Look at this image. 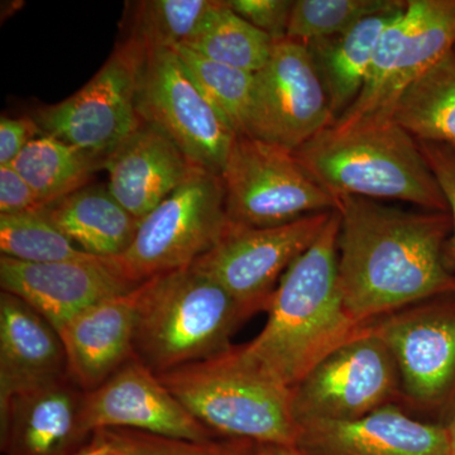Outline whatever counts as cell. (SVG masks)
<instances>
[{"label": "cell", "instance_id": "6da1fadb", "mask_svg": "<svg viewBox=\"0 0 455 455\" xmlns=\"http://www.w3.org/2000/svg\"><path fill=\"white\" fill-rule=\"evenodd\" d=\"M338 272L359 324L455 293L449 212H414L358 196L338 197Z\"/></svg>", "mask_w": 455, "mask_h": 455}, {"label": "cell", "instance_id": "7a4b0ae2", "mask_svg": "<svg viewBox=\"0 0 455 455\" xmlns=\"http://www.w3.org/2000/svg\"><path fill=\"white\" fill-rule=\"evenodd\" d=\"M339 214L287 268L272 293L262 331L244 352L291 388L331 350L362 331L344 304L338 272Z\"/></svg>", "mask_w": 455, "mask_h": 455}, {"label": "cell", "instance_id": "3957f363", "mask_svg": "<svg viewBox=\"0 0 455 455\" xmlns=\"http://www.w3.org/2000/svg\"><path fill=\"white\" fill-rule=\"evenodd\" d=\"M293 154L337 199L397 200L449 212L420 143L394 119L331 125Z\"/></svg>", "mask_w": 455, "mask_h": 455}, {"label": "cell", "instance_id": "277c9868", "mask_svg": "<svg viewBox=\"0 0 455 455\" xmlns=\"http://www.w3.org/2000/svg\"><path fill=\"white\" fill-rule=\"evenodd\" d=\"M136 295L134 355L156 374L227 352L238 326L251 317L194 266L148 278Z\"/></svg>", "mask_w": 455, "mask_h": 455}, {"label": "cell", "instance_id": "5b68a950", "mask_svg": "<svg viewBox=\"0 0 455 455\" xmlns=\"http://www.w3.org/2000/svg\"><path fill=\"white\" fill-rule=\"evenodd\" d=\"M157 376L215 435L295 445L291 390L257 364L243 346Z\"/></svg>", "mask_w": 455, "mask_h": 455}, {"label": "cell", "instance_id": "8992f818", "mask_svg": "<svg viewBox=\"0 0 455 455\" xmlns=\"http://www.w3.org/2000/svg\"><path fill=\"white\" fill-rule=\"evenodd\" d=\"M221 179L233 226H284L337 211L339 204L293 152L242 134L233 143Z\"/></svg>", "mask_w": 455, "mask_h": 455}, {"label": "cell", "instance_id": "52a82bcc", "mask_svg": "<svg viewBox=\"0 0 455 455\" xmlns=\"http://www.w3.org/2000/svg\"><path fill=\"white\" fill-rule=\"evenodd\" d=\"M229 226L223 179L196 169L140 220L131 247L114 259L132 283L188 267L220 242Z\"/></svg>", "mask_w": 455, "mask_h": 455}, {"label": "cell", "instance_id": "ba28073f", "mask_svg": "<svg viewBox=\"0 0 455 455\" xmlns=\"http://www.w3.org/2000/svg\"><path fill=\"white\" fill-rule=\"evenodd\" d=\"M145 55V44L131 36L116 44L103 68L79 92L37 110L33 118L42 134L88 152L104 164L142 125L137 89Z\"/></svg>", "mask_w": 455, "mask_h": 455}, {"label": "cell", "instance_id": "9c48e42d", "mask_svg": "<svg viewBox=\"0 0 455 455\" xmlns=\"http://www.w3.org/2000/svg\"><path fill=\"white\" fill-rule=\"evenodd\" d=\"M140 121L163 132L199 169L220 175L236 132L208 100L173 49H146L137 89Z\"/></svg>", "mask_w": 455, "mask_h": 455}, {"label": "cell", "instance_id": "30bf717a", "mask_svg": "<svg viewBox=\"0 0 455 455\" xmlns=\"http://www.w3.org/2000/svg\"><path fill=\"white\" fill-rule=\"evenodd\" d=\"M400 388L396 362L367 325L292 386L296 425L355 420L390 405Z\"/></svg>", "mask_w": 455, "mask_h": 455}, {"label": "cell", "instance_id": "8fae6325", "mask_svg": "<svg viewBox=\"0 0 455 455\" xmlns=\"http://www.w3.org/2000/svg\"><path fill=\"white\" fill-rule=\"evenodd\" d=\"M334 212L271 228L229 223L220 242L191 266L221 284L252 316L267 310L284 272L309 250Z\"/></svg>", "mask_w": 455, "mask_h": 455}, {"label": "cell", "instance_id": "7c38bea8", "mask_svg": "<svg viewBox=\"0 0 455 455\" xmlns=\"http://www.w3.org/2000/svg\"><path fill=\"white\" fill-rule=\"evenodd\" d=\"M333 124L324 89L300 42L277 41L265 68L254 74L243 136L295 152Z\"/></svg>", "mask_w": 455, "mask_h": 455}, {"label": "cell", "instance_id": "4fadbf2b", "mask_svg": "<svg viewBox=\"0 0 455 455\" xmlns=\"http://www.w3.org/2000/svg\"><path fill=\"white\" fill-rule=\"evenodd\" d=\"M427 301L366 324L396 362L403 394L420 407L440 405L455 385V311Z\"/></svg>", "mask_w": 455, "mask_h": 455}, {"label": "cell", "instance_id": "5bb4252c", "mask_svg": "<svg viewBox=\"0 0 455 455\" xmlns=\"http://www.w3.org/2000/svg\"><path fill=\"white\" fill-rule=\"evenodd\" d=\"M2 291L22 299L59 329L99 302L140 286L123 274L116 259L90 256L64 262L29 263L0 259Z\"/></svg>", "mask_w": 455, "mask_h": 455}, {"label": "cell", "instance_id": "9a60e30c", "mask_svg": "<svg viewBox=\"0 0 455 455\" xmlns=\"http://www.w3.org/2000/svg\"><path fill=\"white\" fill-rule=\"evenodd\" d=\"M84 415L92 434L130 429L191 442L220 438L197 421L136 355L103 385L86 392Z\"/></svg>", "mask_w": 455, "mask_h": 455}, {"label": "cell", "instance_id": "2e32d148", "mask_svg": "<svg viewBox=\"0 0 455 455\" xmlns=\"http://www.w3.org/2000/svg\"><path fill=\"white\" fill-rule=\"evenodd\" d=\"M85 395L66 374L0 403L4 455H77L92 440Z\"/></svg>", "mask_w": 455, "mask_h": 455}, {"label": "cell", "instance_id": "e0dca14e", "mask_svg": "<svg viewBox=\"0 0 455 455\" xmlns=\"http://www.w3.org/2000/svg\"><path fill=\"white\" fill-rule=\"evenodd\" d=\"M302 455H451L447 427L425 424L390 403L346 421H313L298 427Z\"/></svg>", "mask_w": 455, "mask_h": 455}, {"label": "cell", "instance_id": "ac0fdd59", "mask_svg": "<svg viewBox=\"0 0 455 455\" xmlns=\"http://www.w3.org/2000/svg\"><path fill=\"white\" fill-rule=\"evenodd\" d=\"M136 289L77 314L57 329L68 376L83 391H94L134 357Z\"/></svg>", "mask_w": 455, "mask_h": 455}, {"label": "cell", "instance_id": "d6986e66", "mask_svg": "<svg viewBox=\"0 0 455 455\" xmlns=\"http://www.w3.org/2000/svg\"><path fill=\"white\" fill-rule=\"evenodd\" d=\"M103 167L110 193L140 220L199 169L166 134L146 123L108 156Z\"/></svg>", "mask_w": 455, "mask_h": 455}, {"label": "cell", "instance_id": "ffe728a7", "mask_svg": "<svg viewBox=\"0 0 455 455\" xmlns=\"http://www.w3.org/2000/svg\"><path fill=\"white\" fill-rule=\"evenodd\" d=\"M68 374L55 326L22 299L0 293V403Z\"/></svg>", "mask_w": 455, "mask_h": 455}, {"label": "cell", "instance_id": "44dd1931", "mask_svg": "<svg viewBox=\"0 0 455 455\" xmlns=\"http://www.w3.org/2000/svg\"><path fill=\"white\" fill-rule=\"evenodd\" d=\"M405 5L403 2L401 7L367 18L348 31L305 44L324 89L333 124L357 101L379 37Z\"/></svg>", "mask_w": 455, "mask_h": 455}, {"label": "cell", "instance_id": "7402d4cb", "mask_svg": "<svg viewBox=\"0 0 455 455\" xmlns=\"http://www.w3.org/2000/svg\"><path fill=\"white\" fill-rule=\"evenodd\" d=\"M454 50L455 0H409L406 28L398 44L390 80L376 112L366 122L392 119L401 94Z\"/></svg>", "mask_w": 455, "mask_h": 455}, {"label": "cell", "instance_id": "603a6c76", "mask_svg": "<svg viewBox=\"0 0 455 455\" xmlns=\"http://www.w3.org/2000/svg\"><path fill=\"white\" fill-rule=\"evenodd\" d=\"M42 212L76 247L101 259L123 256L140 223L123 208L108 185H86Z\"/></svg>", "mask_w": 455, "mask_h": 455}, {"label": "cell", "instance_id": "cb8c5ba5", "mask_svg": "<svg viewBox=\"0 0 455 455\" xmlns=\"http://www.w3.org/2000/svg\"><path fill=\"white\" fill-rule=\"evenodd\" d=\"M392 119L419 142L455 147V50L401 94Z\"/></svg>", "mask_w": 455, "mask_h": 455}, {"label": "cell", "instance_id": "d4e9b609", "mask_svg": "<svg viewBox=\"0 0 455 455\" xmlns=\"http://www.w3.org/2000/svg\"><path fill=\"white\" fill-rule=\"evenodd\" d=\"M12 166L46 208L89 185L92 173L103 167V163L61 140L41 134L20 152Z\"/></svg>", "mask_w": 455, "mask_h": 455}, {"label": "cell", "instance_id": "484cf974", "mask_svg": "<svg viewBox=\"0 0 455 455\" xmlns=\"http://www.w3.org/2000/svg\"><path fill=\"white\" fill-rule=\"evenodd\" d=\"M275 42L230 9L217 2L197 31L182 46L220 64L259 73L271 59Z\"/></svg>", "mask_w": 455, "mask_h": 455}, {"label": "cell", "instance_id": "4316f807", "mask_svg": "<svg viewBox=\"0 0 455 455\" xmlns=\"http://www.w3.org/2000/svg\"><path fill=\"white\" fill-rule=\"evenodd\" d=\"M204 97L232 125L245 134L254 85V74L206 59L188 47H173Z\"/></svg>", "mask_w": 455, "mask_h": 455}, {"label": "cell", "instance_id": "83f0119b", "mask_svg": "<svg viewBox=\"0 0 455 455\" xmlns=\"http://www.w3.org/2000/svg\"><path fill=\"white\" fill-rule=\"evenodd\" d=\"M0 252L22 262L50 263L88 259L40 212L0 214Z\"/></svg>", "mask_w": 455, "mask_h": 455}, {"label": "cell", "instance_id": "f1b7e54d", "mask_svg": "<svg viewBox=\"0 0 455 455\" xmlns=\"http://www.w3.org/2000/svg\"><path fill=\"white\" fill-rule=\"evenodd\" d=\"M215 0H147L134 8L131 37L146 49H173L197 31Z\"/></svg>", "mask_w": 455, "mask_h": 455}, {"label": "cell", "instance_id": "f546056e", "mask_svg": "<svg viewBox=\"0 0 455 455\" xmlns=\"http://www.w3.org/2000/svg\"><path fill=\"white\" fill-rule=\"evenodd\" d=\"M403 4V0H295L287 38L307 44L348 31L367 18Z\"/></svg>", "mask_w": 455, "mask_h": 455}, {"label": "cell", "instance_id": "4dcf8cb0", "mask_svg": "<svg viewBox=\"0 0 455 455\" xmlns=\"http://www.w3.org/2000/svg\"><path fill=\"white\" fill-rule=\"evenodd\" d=\"M92 438L119 455H247V440L191 442L143 431L103 429Z\"/></svg>", "mask_w": 455, "mask_h": 455}, {"label": "cell", "instance_id": "1f68e13d", "mask_svg": "<svg viewBox=\"0 0 455 455\" xmlns=\"http://www.w3.org/2000/svg\"><path fill=\"white\" fill-rule=\"evenodd\" d=\"M228 5L275 42L287 38L292 0H228Z\"/></svg>", "mask_w": 455, "mask_h": 455}, {"label": "cell", "instance_id": "d6a6232c", "mask_svg": "<svg viewBox=\"0 0 455 455\" xmlns=\"http://www.w3.org/2000/svg\"><path fill=\"white\" fill-rule=\"evenodd\" d=\"M419 143L447 200L448 211L453 221L451 254L455 263V147L443 145V143Z\"/></svg>", "mask_w": 455, "mask_h": 455}, {"label": "cell", "instance_id": "836d02e7", "mask_svg": "<svg viewBox=\"0 0 455 455\" xmlns=\"http://www.w3.org/2000/svg\"><path fill=\"white\" fill-rule=\"evenodd\" d=\"M42 209L44 205L13 166H0V214H20Z\"/></svg>", "mask_w": 455, "mask_h": 455}, {"label": "cell", "instance_id": "e575fe53", "mask_svg": "<svg viewBox=\"0 0 455 455\" xmlns=\"http://www.w3.org/2000/svg\"><path fill=\"white\" fill-rule=\"evenodd\" d=\"M40 125L31 116L0 118V166L12 164L33 140L41 136Z\"/></svg>", "mask_w": 455, "mask_h": 455}, {"label": "cell", "instance_id": "d590c367", "mask_svg": "<svg viewBox=\"0 0 455 455\" xmlns=\"http://www.w3.org/2000/svg\"><path fill=\"white\" fill-rule=\"evenodd\" d=\"M247 455H302L295 445L247 443Z\"/></svg>", "mask_w": 455, "mask_h": 455}, {"label": "cell", "instance_id": "8d00e7d4", "mask_svg": "<svg viewBox=\"0 0 455 455\" xmlns=\"http://www.w3.org/2000/svg\"><path fill=\"white\" fill-rule=\"evenodd\" d=\"M77 455H119L116 454V451H113L112 449L106 447V445L99 443L98 440H95L92 436V440L85 448L83 449Z\"/></svg>", "mask_w": 455, "mask_h": 455}, {"label": "cell", "instance_id": "74e56055", "mask_svg": "<svg viewBox=\"0 0 455 455\" xmlns=\"http://www.w3.org/2000/svg\"><path fill=\"white\" fill-rule=\"evenodd\" d=\"M449 443H451V455H455V415L453 420L447 427Z\"/></svg>", "mask_w": 455, "mask_h": 455}]
</instances>
